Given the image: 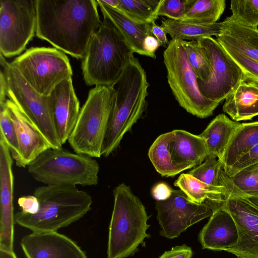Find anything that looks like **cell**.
<instances>
[{"mask_svg":"<svg viewBox=\"0 0 258 258\" xmlns=\"http://www.w3.org/2000/svg\"><path fill=\"white\" fill-rule=\"evenodd\" d=\"M18 203L22 209L21 211L24 213L33 215L39 210V202L34 195L22 197L18 199Z\"/></svg>","mask_w":258,"mask_h":258,"instance_id":"38","label":"cell"},{"mask_svg":"<svg viewBox=\"0 0 258 258\" xmlns=\"http://www.w3.org/2000/svg\"><path fill=\"white\" fill-rule=\"evenodd\" d=\"M223 25V22L202 24L167 18L162 21L161 26L170 36L171 40H197L205 37H218L222 32Z\"/></svg>","mask_w":258,"mask_h":258,"instance_id":"27","label":"cell"},{"mask_svg":"<svg viewBox=\"0 0 258 258\" xmlns=\"http://www.w3.org/2000/svg\"><path fill=\"white\" fill-rule=\"evenodd\" d=\"M11 63L42 96H48L58 84L73 75L69 58L55 48L31 47Z\"/></svg>","mask_w":258,"mask_h":258,"instance_id":"10","label":"cell"},{"mask_svg":"<svg viewBox=\"0 0 258 258\" xmlns=\"http://www.w3.org/2000/svg\"><path fill=\"white\" fill-rule=\"evenodd\" d=\"M114 206L109 226L107 258H125L135 252L144 239L149 217L140 199L124 183L113 190Z\"/></svg>","mask_w":258,"mask_h":258,"instance_id":"4","label":"cell"},{"mask_svg":"<svg viewBox=\"0 0 258 258\" xmlns=\"http://www.w3.org/2000/svg\"><path fill=\"white\" fill-rule=\"evenodd\" d=\"M36 28L35 0H1L0 52L4 57L20 54Z\"/></svg>","mask_w":258,"mask_h":258,"instance_id":"12","label":"cell"},{"mask_svg":"<svg viewBox=\"0 0 258 258\" xmlns=\"http://www.w3.org/2000/svg\"><path fill=\"white\" fill-rule=\"evenodd\" d=\"M188 198L197 204L207 203L212 209L225 201L228 191L224 186L209 185L188 173H182L174 182Z\"/></svg>","mask_w":258,"mask_h":258,"instance_id":"26","label":"cell"},{"mask_svg":"<svg viewBox=\"0 0 258 258\" xmlns=\"http://www.w3.org/2000/svg\"><path fill=\"white\" fill-rule=\"evenodd\" d=\"M7 81L4 72L0 73V103L6 102L7 99Z\"/></svg>","mask_w":258,"mask_h":258,"instance_id":"43","label":"cell"},{"mask_svg":"<svg viewBox=\"0 0 258 258\" xmlns=\"http://www.w3.org/2000/svg\"><path fill=\"white\" fill-rule=\"evenodd\" d=\"M148 156L162 176H174L201 164L208 153L199 135L176 130L159 136L150 147Z\"/></svg>","mask_w":258,"mask_h":258,"instance_id":"9","label":"cell"},{"mask_svg":"<svg viewBox=\"0 0 258 258\" xmlns=\"http://www.w3.org/2000/svg\"><path fill=\"white\" fill-rule=\"evenodd\" d=\"M224 114L213 119L199 136L204 140L209 157L221 160L232 135L240 125Z\"/></svg>","mask_w":258,"mask_h":258,"instance_id":"24","label":"cell"},{"mask_svg":"<svg viewBox=\"0 0 258 258\" xmlns=\"http://www.w3.org/2000/svg\"><path fill=\"white\" fill-rule=\"evenodd\" d=\"M225 8V0H195L181 21L202 24L215 23Z\"/></svg>","mask_w":258,"mask_h":258,"instance_id":"29","label":"cell"},{"mask_svg":"<svg viewBox=\"0 0 258 258\" xmlns=\"http://www.w3.org/2000/svg\"><path fill=\"white\" fill-rule=\"evenodd\" d=\"M103 2L109 6L117 8L119 5V0H103Z\"/></svg>","mask_w":258,"mask_h":258,"instance_id":"46","label":"cell"},{"mask_svg":"<svg viewBox=\"0 0 258 258\" xmlns=\"http://www.w3.org/2000/svg\"><path fill=\"white\" fill-rule=\"evenodd\" d=\"M47 99L56 134L62 145L68 141L80 111L72 78L58 84L47 96Z\"/></svg>","mask_w":258,"mask_h":258,"instance_id":"18","label":"cell"},{"mask_svg":"<svg viewBox=\"0 0 258 258\" xmlns=\"http://www.w3.org/2000/svg\"><path fill=\"white\" fill-rule=\"evenodd\" d=\"M115 91L111 86L91 89L80 109L68 142L75 152L93 158L101 156V149Z\"/></svg>","mask_w":258,"mask_h":258,"instance_id":"7","label":"cell"},{"mask_svg":"<svg viewBox=\"0 0 258 258\" xmlns=\"http://www.w3.org/2000/svg\"><path fill=\"white\" fill-rule=\"evenodd\" d=\"M155 208L160 235L169 239L178 237L187 228L210 217L213 213L207 203H195L180 189H173L168 199L156 201Z\"/></svg>","mask_w":258,"mask_h":258,"instance_id":"14","label":"cell"},{"mask_svg":"<svg viewBox=\"0 0 258 258\" xmlns=\"http://www.w3.org/2000/svg\"><path fill=\"white\" fill-rule=\"evenodd\" d=\"M173 189L165 182H160L156 184L152 189L153 198L158 201H164L171 195Z\"/></svg>","mask_w":258,"mask_h":258,"instance_id":"40","label":"cell"},{"mask_svg":"<svg viewBox=\"0 0 258 258\" xmlns=\"http://www.w3.org/2000/svg\"><path fill=\"white\" fill-rule=\"evenodd\" d=\"M220 44L241 69L243 74L242 81L258 86V62L226 44Z\"/></svg>","mask_w":258,"mask_h":258,"instance_id":"35","label":"cell"},{"mask_svg":"<svg viewBox=\"0 0 258 258\" xmlns=\"http://www.w3.org/2000/svg\"><path fill=\"white\" fill-rule=\"evenodd\" d=\"M97 0H35L36 36L83 59L101 21Z\"/></svg>","mask_w":258,"mask_h":258,"instance_id":"1","label":"cell"},{"mask_svg":"<svg viewBox=\"0 0 258 258\" xmlns=\"http://www.w3.org/2000/svg\"><path fill=\"white\" fill-rule=\"evenodd\" d=\"M222 167V163L219 159L208 156L204 163L194 168L188 173L209 185L222 186L219 179V172Z\"/></svg>","mask_w":258,"mask_h":258,"instance_id":"34","label":"cell"},{"mask_svg":"<svg viewBox=\"0 0 258 258\" xmlns=\"http://www.w3.org/2000/svg\"><path fill=\"white\" fill-rule=\"evenodd\" d=\"M0 138L5 141L13 159L17 161L19 153L17 137L6 102L0 103Z\"/></svg>","mask_w":258,"mask_h":258,"instance_id":"33","label":"cell"},{"mask_svg":"<svg viewBox=\"0 0 258 258\" xmlns=\"http://www.w3.org/2000/svg\"><path fill=\"white\" fill-rule=\"evenodd\" d=\"M20 244L27 258H87L75 241L57 232H32Z\"/></svg>","mask_w":258,"mask_h":258,"instance_id":"17","label":"cell"},{"mask_svg":"<svg viewBox=\"0 0 258 258\" xmlns=\"http://www.w3.org/2000/svg\"><path fill=\"white\" fill-rule=\"evenodd\" d=\"M258 144V121L240 123L232 135L220 160L227 173L242 157Z\"/></svg>","mask_w":258,"mask_h":258,"instance_id":"25","label":"cell"},{"mask_svg":"<svg viewBox=\"0 0 258 258\" xmlns=\"http://www.w3.org/2000/svg\"><path fill=\"white\" fill-rule=\"evenodd\" d=\"M33 195L39 202L38 212L15 215V223L33 232H57L84 216L93 202L89 194L76 186L45 185L35 188Z\"/></svg>","mask_w":258,"mask_h":258,"instance_id":"3","label":"cell"},{"mask_svg":"<svg viewBox=\"0 0 258 258\" xmlns=\"http://www.w3.org/2000/svg\"><path fill=\"white\" fill-rule=\"evenodd\" d=\"M195 0H161L156 14L181 20Z\"/></svg>","mask_w":258,"mask_h":258,"instance_id":"36","label":"cell"},{"mask_svg":"<svg viewBox=\"0 0 258 258\" xmlns=\"http://www.w3.org/2000/svg\"><path fill=\"white\" fill-rule=\"evenodd\" d=\"M258 166V144L239 159L226 173L230 177L246 169Z\"/></svg>","mask_w":258,"mask_h":258,"instance_id":"37","label":"cell"},{"mask_svg":"<svg viewBox=\"0 0 258 258\" xmlns=\"http://www.w3.org/2000/svg\"><path fill=\"white\" fill-rule=\"evenodd\" d=\"M227 190L242 196L243 197H244V198L247 199L248 200H249L253 204H254V205H255L256 207H258V195L257 196H248L243 195H242V194H239V193H237V192H234V191H233L232 190H230L228 189H227Z\"/></svg>","mask_w":258,"mask_h":258,"instance_id":"45","label":"cell"},{"mask_svg":"<svg viewBox=\"0 0 258 258\" xmlns=\"http://www.w3.org/2000/svg\"><path fill=\"white\" fill-rule=\"evenodd\" d=\"M231 16L244 26L257 28L258 0H233L230 2Z\"/></svg>","mask_w":258,"mask_h":258,"instance_id":"32","label":"cell"},{"mask_svg":"<svg viewBox=\"0 0 258 258\" xmlns=\"http://www.w3.org/2000/svg\"><path fill=\"white\" fill-rule=\"evenodd\" d=\"M197 41L206 50L210 66L208 76L197 79L200 91L206 98L220 103L242 81V70L217 39L205 37Z\"/></svg>","mask_w":258,"mask_h":258,"instance_id":"13","label":"cell"},{"mask_svg":"<svg viewBox=\"0 0 258 258\" xmlns=\"http://www.w3.org/2000/svg\"><path fill=\"white\" fill-rule=\"evenodd\" d=\"M219 179L221 185L228 190L248 196L258 195V166L241 170L230 177L221 169Z\"/></svg>","mask_w":258,"mask_h":258,"instance_id":"28","label":"cell"},{"mask_svg":"<svg viewBox=\"0 0 258 258\" xmlns=\"http://www.w3.org/2000/svg\"><path fill=\"white\" fill-rule=\"evenodd\" d=\"M161 0H119L117 9L133 20L152 24L158 18L156 12Z\"/></svg>","mask_w":258,"mask_h":258,"instance_id":"30","label":"cell"},{"mask_svg":"<svg viewBox=\"0 0 258 258\" xmlns=\"http://www.w3.org/2000/svg\"><path fill=\"white\" fill-rule=\"evenodd\" d=\"M0 61L7 81V96L40 131L51 148H62L55 128L47 96H42L35 91L1 54Z\"/></svg>","mask_w":258,"mask_h":258,"instance_id":"11","label":"cell"},{"mask_svg":"<svg viewBox=\"0 0 258 258\" xmlns=\"http://www.w3.org/2000/svg\"><path fill=\"white\" fill-rule=\"evenodd\" d=\"M97 2L103 16L112 23L132 51L150 57L144 49L143 44L146 37L152 35L151 24L137 22L103 0H97Z\"/></svg>","mask_w":258,"mask_h":258,"instance_id":"21","label":"cell"},{"mask_svg":"<svg viewBox=\"0 0 258 258\" xmlns=\"http://www.w3.org/2000/svg\"><path fill=\"white\" fill-rule=\"evenodd\" d=\"M192 250L189 246L183 244L173 247L165 251L159 258H191Z\"/></svg>","mask_w":258,"mask_h":258,"instance_id":"39","label":"cell"},{"mask_svg":"<svg viewBox=\"0 0 258 258\" xmlns=\"http://www.w3.org/2000/svg\"><path fill=\"white\" fill-rule=\"evenodd\" d=\"M132 52L121 34L103 16L82 61L85 83L89 86H111L121 74Z\"/></svg>","mask_w":258,"mask_h":258,"instance_id":"5","label":"cell"},{"mask_svg":"<svg viewBox=\"0 0 258 258\" xmlns=\"http://www.w3.org/2000/svg\"><path fill=\"white\" fill-rule=\"evenodd\" d=\"M223 111L235 121L258 115V86L242 81L225 99Z\"/></svg>","mask_w":258,"mask_h":258,"instance_id":"23","label":"cell"},{"mask_svg":"<svg viewBox=\"0 0 258 258\" xmlns=\"http://www.w3.org/2000/svg\"><path fill=\"white\" fill-rule=\"evenodd\" d=\"M223 24L222 32L217 40L258 62V28L240 24L231 16L227 17Z\"/></svg>","mask_w":258,"mask_h":258,"instance_id":"22","label":"cell"},{"mask_svg":"<svg viewBox=\"0 0 258 258\" xmlns=\"http://www.w3.org/2000/svg\"><path fill=\"white\" fill-rule=\"evenodd\" d=\"M188 61L195 71L198 80H203L209 75L210 66L205 49L195 40H182Z\"/></svg>","mask_w":258,"mask_h":258,"instance_id":"31","label":"cell"},{"mask_svg":"<svg viewBox=\"0 0 258 258\" xmlns=\"http://www.w3.org/2000/svg\"><path fill=\"white\" fill-rule=\"evenodd\" d=\"M13 158L0 138V249L13 251L14 224Z\"/></svg>","mask_w":258,"mask_h":258,"instance_id":"16","label":"cell"},{"mask_svg":"<svg viewBox=\"0 0 258 258\" xmlns=\"http://www.w3.org/2000/svg\"><path fill=\"white\" fill-rule=\"evenodd\" d=\"M227 191L221 205L232 216L238 238L236 243L226 251L237 258H258V207L242 196Z\"/></svg>","mask_w":258,"mask_h":258,"instance_id":"15","label":"cell"},{"mask_svg":"<svg viewBox=\"0 0 258 258\" xmlns=\"http://www.w3.org/2000/svg\"><path fill=\"white\" fill-rule=\"evenodd\" d=\"M5 102L16 129L19 145V157L16 164L19 167H26L51 147L40 131L13 101L7 99Z\"/></svg>","mask_w":258,"mask_h":258,"instance_id":"19","label":"cell"},{"mask_svg":"<svg viewBox=\"0 0 258 258\" xmlns=\"http://www.w3.org/2000/svg\"><path fill=\"white\" fill-rule=\"evenodd\" d=\"M151 32L152 35L160 42L161 46L166 47L168 41L166 36L167 33L163 28L154 23L151 24Z\"/></svg>","mask_w":258,"mask_h":258,"instance_id":"42","label":"cell"},{"mask_svg":"<svg viewBox=\"0 0 258 258\" xmlns=\"http://www.w3.org/2000/svg\"><path fill=\"white\" fill-rule=\"evenodd\" d=\"M0 258H17L13 251L0 249Z\"/></svg>","mask_w":258,"mask_h":258,"instance_id":"44","label":"cell"},{"mask_svg":"<svg viewBox=\"0 0 258 258\" xmlns=\"http://www.w3.org/2000/svg\"><path fill=\"white\" fill-rule=\"evenodd\" d=\"M238 238L236 224L222 205L213 210L208 222L199 234L202 248L214 251H226L236 243Z\"/></svg>","mask_w":258,"mask_h":258,"instance_id":"20","label":"cell"},{"mask_svg":"<svg viewBox=\"0 0 258 258\" xmlns=\"http://www.w3.org/2000/svg\"><path fill=\"white\" fill-rule=\"evenodd\" d=\"M161 46L160 42L153 36L150 35L146 37L143 46L145 50L148 53L150 57L156 58L155 51Z\"/></svg>","mask_w":258,"mask_h":258,"instance_id":"41","label":"cell"},{"mask_svg":"<svg viewBox=\"0 0 258 258\" xmlns=\"http://www.w3.org/2000/svg\"><path fill=\"white\" fill-rule=\"evenodd\" d=\"M115 91L101 149V156H108L117 148L124 134L130 131L146 109L148 95L146 73L132 52L116 81Z\"/></svg>","mask_w":258,"mask_h":258,"instance_id":"2","label":"cell"},{"mask_svg":"<svg viewBox=\"0 0 258 258\" xmlns=\"http://www.w3.org/2000/svg\"><path fill=\"white\" fill-rule=\"evenodd\" d=\"M168 83L176 101L187 112L199 118L212 115L220 103L201 93L197 75L189 64L182 40H171L163 52Z\"/></svg>","mask_w":258,"mask_h":258,"instance_id":"8","label":"cell"},{"mask_svg":"<svg viewBox=\"0 0 258 258\" xmlns=\"http://www.w3.org/2000/svg\"><path fill=\"white\" fill-rule=\"evenodd\" d=\"M27 170L35 180L47 185L92 186L98 183L99 165L89 156L49 148L35 158Z\"/></svg>","mask_w":258,"mask_h":258,"instance_id":"6","label":"cell"}]
</instances>
